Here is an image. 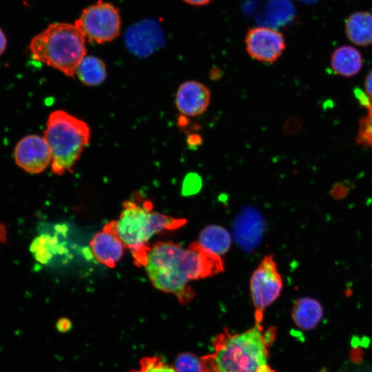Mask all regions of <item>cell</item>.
Masks as SVG:
<instances>
[{"instance_id": "cell-1", "label": "cell", "mask_w": 372, "mask_h": 372, "mask_svg": "<svg viewBox=\"0 0 372 372\" xmlns=\"http://www.w3.org/2000/svg\"><path fill=\"white\" fill-rule=\"evenodd\" d=\"M144 267L156 289L174 295L183 304L196 296L189 282L225 270L220 256L204 248L198 240L191 242L187 249L172 241L157 242L150 248Z\"/></svg>"}, {"instance_id": "cell-2", "label": "cell", "mask_w": 372, "mask_h": 372, "mask_svg": "<svg viewBox=\"0 0 372 372\" xmlns=\"http://www.w3.org/2000/svg\"><path fill=\"white\" fill-rule=\"evenodd\" d=\"M276 331L275 327L264 331L257 322L241 333L225 329L214 338L213 353L200 358L201 372H274L269 364L268 348Z\"/></svg>"}, {"instance_id": "cell-3", "label": "cell", "mask_w": 372, "mask_h": 372, "mask_svg": "<svg viewBox=\"0 0 372 372\" xmlns=\"http://www.w3.org/2000/svg\"><path fill=\"white\" fill-rule=\"evenodd\" d=\"M177 218L153 211L151 202L142 204L125 200L117 220L106 224L103 229L116 234L126 248L130 249L135 265L145 266L150 247L149 240L165 230H175L187 223Z\"/></svg>"}, {"instance_id": "cell-4", "label": "cell", "mask_w": 372, "mask_h": 372, "mask_svg": "<svg viewBox=\"0 0 372 372\" xmlns=\"http://www.w3.org/2000/svg\"><path fill=\"white\" fill-rule=\"evenodd\" d=\"M36 61L73 77L85 56V37L75 24L53 23L32 39L29 45Z\"/></svg>"}, {"instance_id": "cell-5", "label": "cell", "mask_w": 372, "mask_h": 372, "mask_svg": "<svg viewBox=\"0 0 372 372\" xmlns=\"http://www.w3.org/2000/svg\"><path fill=\"white\" fill-rule=\"evenodd\" d=\"M43 137L51 152L52 172L62 175L72 171L88 145L90 130L83 121L63 110H55L48 116Z\"/></svg>"}, {"instance_id": "cell-6", "label": "cell", "mask_w": 372, "mask_h": 372, "mask_svg": "<svg viewBox=\"0 0 372 372\" xmlns=\"http://www.w3.org/2000/svg\"><path fill=\"white\" fill-rule=\"evenodd\" d=\"M121 23L118 10L102 0L85 8L74 23L85 39L97 43L116 39L120 34Z\"/></svg>"}, {"instance_id": "cell-7", "label": "cell", "mask_w": 372, "mask_h": 372, "mask_svg": "<svg viewBox=\"0 0 372 372\" xmlns=\"http://www.w3.org/2000/svg\"><path fill=\"white\" fill-rule=\"evenodd\" d=\"M255 322L262 324L265 309L280 296L283 282L273 255L263 258L250 278Z\"/></svg>"}, {"instance_id": "cell-8", "label": "cell", "mask_w": 372, "mask_h": 372, "mask_svg": "<svg viewBox=\"0 0 372 372\" xmlns=\"http://www.w3.org/2000/svg\"><path fill=\"white\" fill-rule=\"evenodd\" d=\"M248 54L257 61L273 63L282 54L286 48L283 35L267 27L250 28L245 36Z\"/></svg>"}, {"instance_id": "cell-9", "label": "cell", "mask_w": 372, "mask_h": 372, "mask_svg": "<svg viewBox=\"0 0 372 372\" xmlns=\"http://www.w3.org/2000/svg\"><path fill=\"white\" fill-rule=\"evenodd\" d=\"M14 158L17 165L30 174H39L52 162V154L44 138L36 134L23 137L16 145Z\"/></svg>"}, {"instance_id": "cell-10", "label": "cell", "mask_w": 372, "mask_h": 372, "mask_svg": "<svg viewBox=\"0 0 372 372\" xmlns=\"http://www.w3.org/2000/svg\"><path fill=\"white\" fill-rule=\"evenodd\" d=\"M210 100L211 92L208 87L192 80L180 85L176 93L175 103L183 116L195 117L207 111Z\"/></svg>"}, {"instance_id": "cell-11", "label": "cell", "mask_w": 372, "mask_h": 372, "mask_svg": "<svg viewBox=\"0 0 372 372\" xmlns=\"http://www.w3.org/2000/svg\"><path fill=\"white\" fill-rule=\"evenodd\" d=\"M161 33L157 24L145 20L131 26L125 34V44L133 54L143 56L152 54L158 46Z\"/></svg>"}, {"instance_id": "cell-12", "label": "cell", "mask_w": 372, "mask_h": 372, "mask_svg": "<svg viewBox=\"0 0 372 372\" xmlns=\"http://www.w3.org/2000/svg\"><path fill=\"white\" fill-rule=\"evenodd\" d=\"M90 245L95 259L110 268L121 260L126 248L116 234L105 229L94 236Z\"/></svg>"}, {"instance_id": "cell-13", "label": "cell", "mask_w": 372, "mask_h": 372, "mask_svg": "<svg viewBox=\"0 0 372 372\" xmlns=\"http://www.w3.org/2000/svg\"><path fill=\"white\" fill-rule=\"evenodd\" d=\"M321 303L310 297L300 298L296 300L291 311V318L295 324L304 331L313 329L323 317Z\"/></svg>"}, {"instance_id": "cell-14", "label": "cell", "mask_w": 372, "mask_h": 372, "mask_svg": "<svg viewBox=\"0 0 372 372\" xmlns=\"http://www.w3.org/2000/svg\"><path fill=\"white\" fill-rule=\"evenodd\" d=\"M345 32L349 41L359 46L372 44V13L358 11L345 21Z\"/></svg>"}, {"instance_id": "cell-15", "label": "cell", "mask_w": 372, "mask_h": 372, "mask_svg": "<svg viewBox=\"0 0 372 372\" xmlns=\"http://www.w3.org/2000/svg\"><path fill=\"white\" fill-rule=\"evenodd\" d=\"M331 67L334 73L345 77L357 74L362 67L360 52L351 45H342L331 56Z\"/></svg>"}, {"instance_id": "cell-16", "label": "cell", "mask_w": 372, "mask_h": 372, "mask_svg": "<svg viewBox=\"0 0 372 372\" xmlns=\"http://www.w3.org/2000/svg\"><path fill=\"white\" fill-rule=\"evenodd\" d=\"M198 242L206 249L221 256L230 249L231 237L225 227L210 225L201 230Z\"/></svg>"}, {"instance_id": "cell-17", "label": "cell", "mask_w": 372, "mask_h": 372, "mask_svg": "<svg viewBox=\"0 0 372 372\" xmlns=\"http://www.w3.org/2000/svg\"><path fill=\"white\" fill-rule=\"evenodd\" d=\"M30 250L37 262L47 265L54 256L63 254L65 248L59 242L57 236L42 234L32 240Z\"/></svg>"}, {"instance_id": "cell-18", "label": "cell", "mask_w": 372, "mask_h": 372, "mask_svg": "<svg viewBox=\"0 0 372 372\" xmlns=\"http://www.w3.org/2000/svg\"><path fill=\"white\" fill-rule=\"evenodd\" d=\"M75 73L80 81L88 86L101 84L107 76L104 62L94 56H85L79 63Z\"/></svg>"}, {"instance_id": "cell-19", "label": "cell", "mask_w": 372, "mask_h": 372, "mask_svg": "<svg viewBox=\"0 0 372 372\" xmlns=\"http://www.w3.org/2000/svg\"><path fill=\"white\" fill-rule=\"evenodd\" d=\"M131 372H176V371L174 366L166 363L162 357L152 355L142 358L138 368Z\"/></svg>"}, {"instance_id": "cell-20", "label": "cell", "mask_w": 372, "mask_h": 372, "mask_svg": "<svg viewBox=\"0 0 372 372\" xmlns=\"http://www.w3.org/2000/svg\"><path fill=\"white\" fill-rule=\"evenodd\" d=\"M176 372H201L200 358L189 352L179 353L174 361Z\"/></svg>"}, {"instance_id": "cell-21", "label": "cell", "mask_w": 372, "mask_h": 372, "mask_svg": "<svg viewBox=\"0 0 372 372\" xmlns=\"http://www.w3.org/2000/svg\"><path fill=\"white\" fill-rule=\"evenodd\" d=\"M365 107L368 112L360 121L357 142L364 146L372 147V105Z\"/></svg>"}, {"instance_id": "cell-22", "label": "cell", "mask_w": 372, "mask_h": 372, "mask_svg": "<svg viewBox=\"0 0 372 372\" xmlns=\"http://www.w3.org/2000/svg\"><path fill=\"white\" fill-rule=\"evenodd\" d=\"M355 94L362 106L372 105V70L366 77L364 92L360 89H355Z\"/></svg>"}, {"instance_id": "cell-23", "label": "cell", "mask_w": 372, "mask_h": 372, "mask_svg": "<svg viewBox=\"0 0 372 372\" xmlns=\"http://www.w3.org/2000/svg\"><path fill=\"white\" fill-rule=\"evenodd\" d=\"M338 372H372V367L365 362L347 361L340 366Z\"/></svg>"}, {"instance_id": "cell-24", "label": "cell", "mask_w": 372, "mask_h": 372, "mask_svg": "<svg viewBox=\"0 0 372 372\" xmlns=\"http://www.w3.org/2000/svg\"><path fill=\"white\" fill-rule=\"evenodd\" d=\"M200 178L198 176L195 174H190L185 178L183 187V192L185 194H192L194 192L196 189H199L200 187Z\"/></svg>"}, {"instance_id": "cell-25", "label": "cell", "mask_w": 372, "mask_h": 372, "mask_svg": "<svg viewBox=\"0 0 372 372\" xmlns=\"http://www.w3.org/2000/svg\"><path fill=\"white\" fill-rule=\"evenodd\" d=\"M72 325L71 321L66 318L59 319L56 323V329L61 333L69 331L72 328Z\"/></svg>"}, {"instance_id": "cell-26", "label": "cell", "mask_w": 372, "mask_h": 372, "mask_svg": "<svg viewBox=\"0 0 372 372\" xmlns=\"http://www.w3.org/2000/svg\"><path fill=\"white\" fill-rule=\"evenodd\" d=\"M347 193V188L341 185L334 186L331 191V194L334 198H342L344 197Z\"/></svg>"}, {"instance_id": "cell-27", "label": "cell", "mask_w": 372, "mask_h": 372, "mask_svg": "<svg viewBox=\"0 0 372 372\" xmlns=\"http://www.w3.org/2000/svg\"><path fill=\"white\" fill-rule=\"evenodd\" d=\"M8 242V229L6 225L0 221V244Z\"/></svg>"}, {"instance_id": "cell-28", "label": "cell", "mask_w": 372, "mask_h": 372, "mask_svg": "<svg viewBox=\"0 0 372 372\" xmlns=\"http://www.w3.org/2000/svg\"><path fill=\"white\" fill-rule=\"evenodd\" d=\"M7 45L6 37L0 28V56L4 52Z\"/></svg>"}, {"instance_id": "cell-29", "label": "cell", "mask_w": 372, "mask_h": 372, "mask_svg": "<svg viewBox=\"0 0 372 372\" xmlns=\"http://www.w3.org/2000/svg\"><path fill=\"white\" fill-rule=\"evenodd\" d=\"M201 142L200 136L197 134H192L189 136L188 143L191 146H196Z\"/></svg>"}, {"instance_id": "cell-30", "label": "cell", "mask_w": 372, "mask_h": 372, "mask_svg": "<svg viewBox=\"0 0 372 372\" xmlns=\"http://www.w3.org/2000/svg\"><path fill=\"white\" fill-rule=\"evenodd\" d=\"M184 1L192 6H204L208 4L211 0H184Z\"/></svg>"}]
</instances>
